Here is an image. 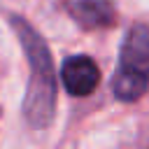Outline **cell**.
<instances>
[{
  "label": "cell",
  "mask_w": 149,
  "mask_h": 149,
  "mask_svg": "<svg viewBox=\"0 0 149 149\" xmlns=\"http://www.w3.org/2000/svg\"><path fill=\"white\" fill-rule=\"evenodd\" d=\"M9 26L19 37V44L28 61V88L23 98V119L30 128L44 130L56 114V70L49 44L23 16L9 14Z\"/></svg>",
  "instance_id": "1"
},
{
  "label": "cell",
  "mask_w": 149,
  "mask_h": 149,
  "mask_svg": "<svg viewBox=\"0 0 149 149\" xmlns=\"http://www.w3.org/2000/svg\"><path fill=\"white\" fill-rule=\"evenodd\" d=\"M149 88V23H133L119 49L112 93L119 102H135Z\"/></svg>",
  "instance_id": "2"
},
{
  "label": "cell",
  "mask_w": 149,
  "mask_h": 149,
  "mask_svg": "<svg viewBox=\"0 0 149 149\" xmlns=\"http://www.w3.org/2000/svg\"><path fill=\"white\" fill-rule=\"evenodd\" d=\"M61 79H63V86H65V91L70 95L86 98L100 84V68L86 54L68 56L63 61V65H61Z\"/></svg>",
  "instance_id": "3"
},
{
  "label": "cell",
  "mask_w": 149,
  "mask_h": 149,
  "mask_svg": "<svg viewBox=\"0 0 149 149\" xmlns=\"http://www.w3.org/2000/svg\"><path fill=\"white\" fill-rule=\"evenodd\" d=\"M68 14L81 30H100L112 28L119 19V9L114 0H70Z\"/></svg>",
  "instance_id": "4"
}]
</instances>
